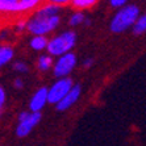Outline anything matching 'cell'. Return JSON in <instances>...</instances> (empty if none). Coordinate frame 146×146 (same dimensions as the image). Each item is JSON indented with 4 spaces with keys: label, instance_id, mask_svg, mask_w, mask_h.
<instances>
[{
    "label": "cell",
    "instance_id": "1",
    "mask_svg": "<svg viewBox=\"0 0 146 146\" xmlns=\"http://www.w3.org/2000/svg\"><path fill=\"white\" fill-rule=\"evenodd\" d=\"M141 16V9L137 4H128L121 9L116 11V13L109 21V31L115 34L126 32L133 28Z\"/></svg>",
    "mask_w": 146,
    "mask_h": 146
},
{
    "label": "cell",
    "instance_id": "2",
    "mask_svg": "<svg viewBox=\"0 0 146 146\" xmlns=\"http://www.w3.org/2000/svg\"><path fill=\"white\" fill-rule=\"evenodd\" d=\"M76 33L74 31H65L61 32L59 34L51 37L49 40L48 53L51 57H62L65 54L71 53V50L76 45Z\"/></svg>",
    "mask_w": 146,
    "mask_h": 146
},
{
    "label": "cell",
    "instance_id": "3",
    "mask_svg": "<svg viewBox=\"0 0 146 146\" xmlns=\"http://www.w3.org/2000/svg\"><path fill=\"white\" fill-rule=\"evenodd\" d=\"M61 24V16L54 17H36L32 16L28 20V29L33 36H44L55 31Z\"/></svg>",
    "mask_w": 146,
    "mask_h": 146
},
{
    "label": "cell",
    "instance_id": "4",
    "mask_svg": "<svg viewBox=\"0 0 146 146\" xmlns=\"http://www.w3.org/2000/svg\"><path fill=\"white\" fill-rule=\"evenodd\" d=\"M41 7L40 0H1L0 11L3 13L21 15L36 11Z\"/></svg>",
    "mask_w": 146,
    "mask_h": 146
},
{
    "label": "cell",
    "instance_id": "5",
    "mask_svg": "<svg viewBox=\"0 0 146 146\" xmlns=\"http://www.w3.org/2000/svg\"><path fill=\"white\" fill-rule=\"evenodd\" d=\"M74 86L75 83L71 78L57 79V82H54L53 86L49 88V103L57 106L58 103L71 91Z\"/></svg>",
    "mask_w": 146,
    "mask_h": 146
},
{
    "label": "cell",
    "instance_id": "6",
    "mask_svg": "<svg viewBox=\"0 0 146 146\" xmlns=\"http://www.w3.org/2000/svg\"><path fill=\"white\" fill-rule=\"evenodd\" d=\"M76 55L74 53H68L59 57L55 61L54 67H53V75L57 79H63V78H68V74L72 71L76 66Z\"/></svg>",
    "mask_w": 146,
    "mask_h": 146
},
{
    "label": "cell",
    "instance_id": "7",
    "mask_svg": "<svg viewBox=\"0 0 146 146\" xmlns=\"http://www.w3.org/2000/svg\"><path fill=\"white\" fill-rule=\"evenodd\" d=\"M48 103H49V88L48 87H40L33 94L31 100H29V111L32 113H40Z\"/></svg>",
    "mask_w": 146,
    "mask_h": 146
},
{
    "label": "cell",
    "instance_id": "8",
    "mask_svg": "<svg viewBox=\"0 0 146 146\" xmlns=\"http://www.w3.org/2000/svg\"><path fill=\"white\" fill-rule=\"evenodd\" d=\"M42 120V115L40 113H32L29 116V119L25 120L23 122H19V125L16 126V136L19 138H24V137L29 136V133L38 125Z\"/></svg>",
    "mask_w": 146,
    "mask_h": 146
},
{
    "label": "cell",
    "instance_id": "9",
    "mask_svg": "<svg viewBox=\"0 0 146 146\" xmlns=\"http://www.w3.org/2000/svg\"><path fill=\"white\" fill-rule=\"evenodd\" d=\"M80 95H82V86L80 84H75L74 87H72L71 91L68 92L67 95H66L65 98L62 99L61 102L55 106V109H57L58 112H65V111L70 109L75 103L79 100Z\"/></svg>",
    "mask_w": 146,
    "mask_h": 146
},
{
    "label": "cell",
    "instance_id": "10",
    "mask_svg": "<svg viewBox=\"0 0 146 146\" xmlns=\"http://www.w3.org/2000/svg\"><path fill=\"white\" fill-rule=\"evenodd\" d=\"M62 7L57 5V4H53L51 1L41 4V7L38 9L34 11L33 16L36 17H54V16H59V12H61Z\"/></svg>",
    "mask_w": 146,
    "mask_h": 146
},
{
    "label": "cell",
    "instance_id": "11",
    "mask_svg": "<svg viewBox=\"0 0 146 146\" xmlns=\"http://www.w3.org/2000/svg\"><path fill=\"white\" fill-rule=\"evenodd\" d=\"M29 46L33 49L34 51H41V50H48L49 46V38L44 37V36H33L29 41Z\"/></svg>",
    "mask_w": 146,
    "mask_h": 146
},
{
    "label": "cell",
    "instance_id": "12",
    "mask_svg": "<svg viewBox=\"0 0 146 146\" xmlns=\"http://www.w3.org/2000/svg\"><path fill=\"white\" fill-rule=\"evenodd\" d=\"M15 57V50L11 45H1L0 46V66L4 67L8 65Z\"/></svg>",
    "mask_w": 146,
    "mask_h": 146
},
{
    "label": "cell",
    "instance_id": "13",
    "mask_svg": "<svg viewBox=\"0 0 146 146\" xmlns=\"http://www.w3.org/2000/svg\"><path fill=\"white\" fill-rule=\"evenodd\" d=\"M54 63L55 62L53 61V57H51L50 54L40 55V58L37 59V68L42 72H46V71H49L50 68L54 67Z\"/></svg>",
    "mask_w": 146,
    "mask_h": 146
},
{
    "label": "cell",
    "instance_id": "14",
    "mask_svg": "<svg viewBox=\"0 0 146 146\" xmlns=\"http://www.w3.org/2000/svg\"><path fill=\"white\" fill-rule=\"evenodd\" d=\"M96 4H98V0H71V4H70V5H71L74 9L83 12V11H86V9H90V8L95 7Z\"/></svg>",
    "mask_w": 146,
    "mask_h": 146
},
{
    "label": "cell",
    "instance_id": "15",
    "mask_svg": "<svg viewBox=\"0 0 146 146\" xmlns=\"http://www.w3.org/2000/svg\"><path fill=\"white\" fill-rule=\"evenodd\" d=\"M132 33L134 36H142V34L146 33V12L139 16L134 27L132 28Z\"/></svg>",
    "mask_w": 146,
    "mask_h": 146
},
{
    "label": "cell",
    "instance_id": "16",
    "mask_svg": "<svg viewBox=\"0 0 146 146\" xmlns=\"http://www.w3.org/2000/svg\"><path fill=\"white\" fill-rule=\"evenodd\" d=\"M86 15L83 13V12H80V11H75L74 13L70 16V19H68V25L71 28H75V27H79V25L84 24L86 21Z\"/></svg>",
    "mask_w": 146,
    "mask_h": 146
},
{
    "label": "cell",
    "instance_id": "17",
    "mask_svg": "<svg viewBox=\"0 0 146 146\" xmlns=\"http://www.w3.org/2000/svg\"><path fill=\"white\" fill-rule=\"evenodd\" d=\"M12 67H13L15 71L20 72V74H25V72H28V65L24 61H16L13 65H12Z\"/></svg>",
    "mask_w": 146,
    "mask_h": 146
},
{
    "label": "cell",
    "instance_id": "18",
    "mask_svg": "<svg viewBox=\"0 0 146 146\" xmlns=\"http://www.w3.org/2000/svg\"><path fill=\"white\" fill-rule=\"evenodd\" d=\"M109 5L113 8V9H121V8H124L125 5H128V1L126 0H111L109 1Z\"/></svg>",
    "mask_w": 146,
    "mask_h": 146
},
{
    "label": "cell",
    "instance_id": "19",
    "mask_svg": "<svg viewBox=\"0 0 146 146\" xmlns=\"http://www.w3.org/2000/svg\"><path fill=\"white\" fill-rule=\"evenodd\" d=\"M25 29H28V21H25V20H19L16 24H15V31L19 32V33L24 32Z\"/></svg>",
    "mask_w": 146,
    "mask_h": 146
},
{
    "label": "cell",
    "instance_id": "20",
    "mask_svg": "<svg viewBox=\"0 0 146 146\" xmlns=\"http://www.w3.org/2000/svg\"><path fill=\"white\" fill-rule=\"evenodd\" d=\"M5 100H7V92L4 87H0V111L3 112L4 106H5Z\"/></svg>",
    "mask_w": 146,
    "mask_h": 146
},
{
    "label": "cell",
    "instance_id": "21",
    "mask_svg": "<svg viewBox=\"0 0 146 146\" xmlns=\"http://www.w3.org/2000/svg\"><path fill=\"white\" fill-rule=\"evenodd\" d=\"M31 115H32L31 111H23V112H20V113H19V116H17V121H19V122L25 121V120L29 119V116H31Z\"/></svg>",
    "mask_w": 146,
    "mask_h": 146
},
{
    "label": "cell",
    "instance_id": "22",
    "mask_svg": "<svg viewBox=\"0 0 146 146\" xmlns=\"http://www.w3.org/2000/svg\"><path fill=\"white\" fill-rule=\"evenodd\" d=\"M13 87L16 90H23L24 88V82H23V79L21 78H16L13 80Z\"/></svg>",
    "mask_w": 146,
    "mask_h": 146
},
{
    "label": "cell",
    "instance_id": "23",
    "mask_svg": "<svg viewBox=\"0 0 146 146\" xmlns=\"http://www.w3.org/2000/svg\"><path fill=\"white\" fill-rule=\"evenodd\" d=\"M94 63H95L94 58L88 57V58H86L84 61H83V67H84V68H91L92 66H94Z\"/></svg>",
    "mask_w": 146,
    "mask_h": 146
},
{
    "label": "cell",
    "instance_id": "24",
    "mask_svg": "<svg viewBox=\"0 0 146 146\" xmlns=\"http://www.w3.org/2000/svg\"><path fill=\"white\" fill-rule=\"evenodd\" d=\"M91 24H92L91 20H90L88 17H87V19H86V21H84V24H83V25H84V27H91Z\"/></svg>",
    "mask_w": 146,
    "mask_h": 146
}]
</instances>
